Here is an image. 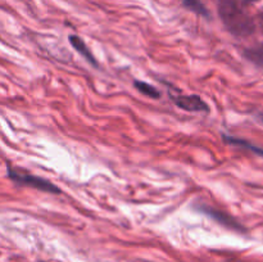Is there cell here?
<instances>
[{
  "label": "cell",
  "mask_w": 263,
  "mask_h": 262,
  "mask_svg": "<svg viewBox=\"0 0 263 262\" xmlns=\"http://www.w3.org/2000/svg\"><path fill=\"white\" fill-rule=\"evenodd\" d=\"M218 13L223 25L233 35L244 38L254 31L253 21L236 0H220Z\"/></svg>",
  "instance_id": "obj_1"
},
{
  "label": "cell",
  "mask_w": 263,
  "mask_h": 262,
  "mask_svg": "<svg viewBox=\"0 0 263 262\" xmlns=\"http://www.w3.org/2000/svg\"><path fill=\"white\" fill-rule=\"evenodd\" d=\"M8 175L17 184L27 185V186L35 188V189L43 190V192L46 193H53V194H59L61 193V189L58 186H55L53 182L48 181V180L43 179V177L28 174V172H23L21 170L8 167Z\"/></svg>",
  "instance_id": "obj_2"
},
{
  "label": "cell",
  "mask_w": 263,
  "mask_h": 262,
  "mask_svg": "<svg viewBox=\"0 0 263 262\" xmlns=\"http://www.w3.org/2000/svg\"><path fill=\"white\" fill-rule=\"evenodd\" d=\"M175 103L177 107L182 108L189 112H207L208 105L204 100L198 95H184V97L176 98Z\"/></svg>",
  "instance_id": "obj_3"
},
{
  "label": "cell",
  "mask_w": 263,
  "mask_h": 262,
  "mask_svg": "<svg viewBox=\"0 0 263 262\" xmlns=\"http://www.w3.org/2000/svg\"><path fill=\"white\" fill-rule=\"evenodd\" d=\"M69 43L72 44V46H73L74 49H76L77 51H79L80 54H81L82 57H84L85 59H86L89 63H91L92 66H98L97 61H95V57L92 55V53L90 51V49L87 48L86 44L84 43V40H82L81 38H79V36H69Z\"/></svg>",
  "instance_id": "obj_4"
},
{
  "label": "cell",
  "mask_w": 263,
  "mask_h": 262,
  "mask_svg": "<svg viewBox=\"0 0 263 262\" xmlns=\"http://www.w3.org/2000/svg\"><path fill=\"white\" fill-rule=\"evenodd\" d=\"M135 86L141 94L146 95V97L151 98H159L161 97V92L156 89L154 86H152L151 84H146L144 81H135Z\"/></svg>",
  "instance_id": "obj_5"
},
{
  "label": "cell",
  "mask_w": 263,
  "mask_h": 262,
  "mask_svg": "<svg viewBox=\"0 0 263 262\" xmlns=\"http://www.w3.org/2000/svg\"><path fill=\"white\" fill-rule=\"evenodd\" d=\"M182 4H184L187 9L193 10L194 13H198V14L200 15H205V17L208 15L207 8L204 7V4H203L200 0H182Z\"/></svg>",
  "instance_id": "obj_6"
},
{
  "label": "cell",
  "mask_w": 263,
  "mask_h": 262,
  "mask_svg": "<svg viewBox=\"0 0 263 262\" xmlns=\"http://www.w3.org/2000/svg\"><path fill=\"white\" fill-rule=\"evenodd\" d=\"M244 54H246V57L249 59V61H252L253 63L263 67V46L248 49Z\"/></svg>",
  "instance_id": "obj_7"
},
{
  "label": "cell",
  "mask_w": 263,
  "mask_h": 262,
  "mask_svg": "<svg viewBox=\"0 0 263 262\" xmlns=\"http://www.w3.org/2000/svg\"><path fill=\"white\" fill-rule=\"evenodd\" d=\"M223 139H225V140H226V143H230V144H235V145L244 146V148H248V149H251V151H253L254 153L261 154V156H263V149L258 148V146L252 145V144H249L248 141L240 140V139H236V138H231V136H223Z\"/></svg>",
  "instance_id": "obj_8"
},
{
  "label": "cell",
  "mask_w": 263,
  "mask_h": 262,
  "mask_svg": "<svg viewBox=\"0 0 263 262\" xmlns=\"http://www.w3.org/2000/svg\"><path fill=\"white\" fill-rule=\"evenodd\" d=\"M249 2H256V0H249Z\"/></svg>",
  "instance_id": "obj_9"
}]
</instances>
